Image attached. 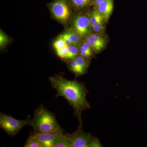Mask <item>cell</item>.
Listing matches in <instances>:
<instances>
[{
    "label": "cell",
    "instance_id": "obj_1",
    "mask_svg": "<svg viewBox=\"0 0 147 147\" xmlns=\"http://www.w3.org/2000/svg\"><path fill=\"white\" fill-rule=\"evenodd\" d=\"M51 86L57 90L56 96H62L72 106L79 123H82V116L84 110L91 108L86 98L88 91L84 83L73 80L69 81L61 76L49 78Z\"/></svg>",
    "mask_w": 147,
    "mask_h": 147
},
{
    "label": "cell",
    "instance_id": "obj_2",
    "mask_svg": "<svg viewBox=\"0 0 147 147\" xmlns=\"http://www.w3.org/2000/svg\"><path fill=\"white\" fill-rule=\"evenodd\" d=\"M30 125L36 133L50 132L61 129L54 114L42 106L36 109Z\"/></svg>",
    "mask_w": 147,
    "mask_h": 147
},
{
    "label": "cell",
    "instance_id": "obj_3",
    "mask_svg": "<svg viewBox=\"0 0 147 147\" xmlns=\"http://www.w3.org/2000/svg\"><path fill=\"white\" fill-rule=\"evenodd\" d=\"M31 121L30 116L26 119L18 120L3 113H1L0 115V127L11 136L16 135L24 127L30 125Z\"/></svg>",
    "mask_w": 147,
    "mask_h": 147
},
{
    "label": "cell",
    "instance_id": "obj_4",
    "mask_svg": "<svg viewBox=\"0 0 147 147\" xmlns=\"http://www.w3.org/2000/svg\"><path fill=\"white\" fill-rule=\"evenodd\" d=\"M82 123H80L78 129L71 134L67 133L71 147H90L94 137L90 133L84 132Z\"/></svg>",
    "mask_w": 147,
    "mask_h": 147
},
{
    "label": "cell",
    "instance_id": "obj_5",
    "mask_svg": "<svg viewBox=\"0 0 147 147\" xmlns=\"http://www.w3.org/2000/svg\"><path fill=\"white\" fill-rule=\"evenodd\" d=\"M50 11L55 18L61 23L67 22L70 12L66 0H55L50 4Z\"/></svg>",
    "mask_w": 147,
    "mask_h": 147
},
{
    "label": "cell",
    "instance_id": "obj_6",
    "mask_svg": "<svg viewBox=\"0 0 147 147\" xmlns=\"http://www.w3.org/2000/svg\"><path fill=\"white\" fill-rule=\"evenodd\" d=\"M42 147H54L64 134L62 129L56 131L43 133H34Z\"/></svg>",
    "mask_w": 147,
    "mask_h": 147
},
{
    "label": "cell",
    "instance_id": "obj_7",
    "mask_svg": "<svg viewBox=\"0 0 147 147\" xmlns=\"http://www.w3.org/2000/svg\"><path fill=\"white\" fill-rule=\"evenodd\" d=\"M73 30L81 38L85 37L90 34L91 27L90 18L86 15H78L74 20Z\"/></svg>",
    "mask_w": 147,
    "mask_h": 147
},
{
    "label": "cell",
    "instance_id": "obj_8",
    "mask_svg": "<svg viewBox=\"0 0 147 147\" xmlns=\"http://www.w3.org/2000/svg\"><path fill=\"white\" fill-rule=\"evenodd\" d=\"M85 40L94 53H99L105 47V40L100 34H90Z\"/></svg>",
    "mask_w": 147,
    "mask_h": 147
},
{
    "label": "cell",
    "instance_id": "obj_9",
    "mask_svg": "<svg viewBox=\"0 0 147 147\" xmlns=\"http://www.w3.org/2000/svg\"><path fill=\"white\" fill-rule=\"evenodd\" d=\"M95 8L101 14L104 21L107 22L114 9L113 0H104Z\"/></svg>",
    "mask_w": 147,
    "mask_h": 147
},
{
    "label": "cell",
    "instance_id": "obj_10",
    "mask_svg": "<svg viewBox=\"0 0 147 147\" xmlns=\"http://www.w3.org/2000/svg\"><path fill=\"white\" fill-rule=\"evenodd\" d=\"M81 70L84 74L86 71L90 64V61L88 59L84 57L81 55H78L75 59Z\"/></svg>",
    "mask_w": 147,
    "mask_h": 147
},
{
    "label": "cell",
    "instance_id": "obj_11",
    "mask_svg": "<svg viewBox=\"0 0 147 147\" xmlns=\"http://www.w3.org/2000/svg\"><path fill=\"white\" fill-rule=\"evenodd\" d=\"M68 54L65 60H72L78 56L79 53V47L73 45H67Z\"/></svg>",
    "mask_w": 147,
    "mask_h": 147
},
{
    "label": "cell",
    "instance_id": "obj_12",
    "mask_svg": "<svg viewBox=\"0 0 147 147\" xmlns=\"http://www.w3.org/2000/svg\"><path fill=\"white\" fill-rule=\"evenodd\" d=\"M90 19L91 28L96 24L104 21L101 14L96 9L92 12Z\"/></svg>",
    "mask_w": 147,
    "mask_h": 147
},
{
    "label": "cell",
    "instance_id": "obj_13",
    "mask_svg": "<svg viewBox=\"0 0 147 147\" xmlns=\"http://www.w3.org/2000/svg\"><path fill=\"white\" fill-rule=\"evenodd\" d=\"M25 147H42L40 143L34 133H31L27 140L26 144L24 145Z\"/></svg>",
    "mask_w": 147,
    "mask_h": 147
},
{
    "label": "cell",
    "instance_id": "obj_14",
    "mask_svg": "<svg viewBox=\"0 0 147 147\" xmlns=\"http://www.w3.org/2000/svg\"><path fill=\"white\" fill-rule=\"evenodd\" d=\"M54 147H71L67 133L64 134Z\"/></svg>",
    "mask_w": 147,
    "mask_h": 147
},
{
    "label": "cell",
    "instance_id": "obj_15",
    "mask_svg": "<svg viewBox=\"0 0 147 147\" xmlns=\"http://www.w3.org/2000/svg\"><path fill=\"white\" fill-rule=\"evenodd\" d=\"M68 66L70 70L76 74V76H80L84 74L75 60H70Z\"/></svg>",
    "mask_w": 147,
    "mask_h": 147
},
{
    "label": "cell",
    "instance_id": "obj_16",
    "mask_svg": "<svg viewBox=\"0 0 147 147\" xmlns=\"http://www.w3.org/2000/svg\"><path fill=\"white\" fill-rule=\"evenodd\" d=\"M67 33L72 45L77 46H79L82 41L81 37L74 30L69 31L67 32Z\"/></svg>",
    "mask_w": 147,
    "mask_h": 147
},
{
    "label": "cell",
    "instance_id": "obj_17",
    "mask_svg": "<svg viewBox=\"0 0 147 147\" xmlns=\"http://www.w3.org/2000/svg\"><path fill=\"white\" fill-rule=\"evenodd\" d=\"M75 7L82 8L92 4V0H70Z\"/></svg>",
    "mask_w": 147,
    "mask_h": 147
},
{
    "label": "cell",
    "instance_id": "obj_18",
    "mask_svg": "<svg viewBox=\"0 0 147 147\" xmlns=\"http://www.w3.org/2000/svg\"><path fill=\"white\" fill-rule=\"evenodd\" d=\"M53 46L55 50L57 51L59 49H61L67 46L66 44L61 38L59 37L53 43Z\"/></svg>",
    "mask_w": 147,
    "mask_h": 147
},
{
    "label": "cell",
    "instance_id": "obj_19",
    "mask_svg": "<svg viewBox=\"0 0 147 147\" xmlns=\"http://www.w3.org/2000/svg\"><path fill=\"white\" fill-rule=\"evenodd\" d=\"M8 42V37L1 30L0 32V46L1 48L5 47Z\"/></svg>",
    "mask_w": 147,
    "mask_h": 147
},
{
    "label": "cell",
    "instance_id": "obj_20",
    "mask_svg": "<svg viewBox=\"0 0 147 147\" xmlns=\"http://www.w3.org/2000/svg\"><path fill=\"white\" fill-rule=\"evenodd\" d=\"M57 55L62 59H66L68 54V48H67V45L65 47L61 48V49H59L57 50Z\"/></svg>",
    "mask_w": 147,
    "mask_h": 147
},
{
    "label": "cell",
    "instance_id": "obj_21",
    "mask_svg": "<svg viewBox=\"0 0 147 147\" xmlns=\"http://www.w3.org/2000/svg\"><path fill=\"white\" fill-rule=\"evenodd\" d=\"M103 21H102V22L98 23L92 28L91 29L94 32L98 34L103 31L104 30V27L103 26Z\"/></svg>",
    "mask_w": 147,
    "mask_h": 147
},
{
    "label": "cell",
    "instance_id": "obj_22",
    "mask_svg": "<svg viewBox=\"0 0 147 147\" xmlns=\"http://www.w3.org/2000/svg\"><path fill=\"white\" fill-rule=\"evenodd\" d=\"M103 147L102 145L99 141V139L97 137H93L92 139L90 147Z\"/></svg>",
    "mask_w": 147,
    "mask_h": 147
},
{
    "label": "cell",
    "instance_id": "obj_23",
    "mask_svg": "<svg viewBox=\"0 0 147 147\" xmlns=\"http://www.w3.org/2000/svg\"><path fill=\"white\" fill-rule=\"evenodd\" d=\"M59 37L61 38L64 40L65 42L67 45H72L67 32L64 33L63 34L60 35Z\"/></svg>",
    "mask_w": 147,
    "mask_h": 147
},
{
    "label": "cell",
    "instance_id": "obj_24",
    "mask_svg": "<svg viewBox=\"0 0 147 147\" xmlns=\"http://www.w3.org/2000/svg\"><path fill=\"white\" fill-rule=\"evenodd\" d=\"M103 1L104 0H92V4L95 7Z\"/></svg>",
    "mask_w": 147,
    "mask_h": 147
}]
</instances>
